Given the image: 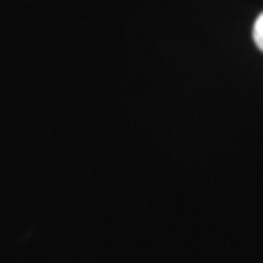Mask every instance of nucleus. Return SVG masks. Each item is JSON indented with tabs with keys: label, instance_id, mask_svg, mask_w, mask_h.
<instances>
[{
	"label": "nucleus",
	"instance_id": "obj_1",
	"mask_svg": "<svg viewBox=\"0 0 263 263\" xmlns=\"http://www.w3.org/2000/svg\"><path fill=\"white\" fill-rule=\"evenodd\" d=\"M252 37H254V44H257V48L263 53V13L257 18V22H254V29H252Z\"/></svg>",
	"mask_w": 263,
	"mask_h": 263
}]
</instances>
